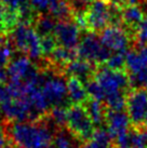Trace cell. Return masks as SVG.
<instances>
[{"instance_id":"ee69618b","label":"cell","mask_w":147,"mask_h":148,"mask_svg":"<svg viewBox=\"0 0 147 148\" xmlns=\"http://www.w3.org/2000/svg\"><path fill=\"white\" fill-rule=\"evenodd\" d=\"M146 148H147V147H146Z\"/></svg>"},{"instance_id":"60d3db41","label":"cell","mask_w":147,"mask_h":148,"mask_svg":"<svg viewBox=\"0 0 147 148\" xmlns=\"http://www.w3.org/2000/svg\"><path fill=\"white\" fill-rule=\"evenodd\" d=\"M1 117H3V116H2V114H0V118H1Z\"/></svg>"},{"instance_id":"2e32d148","label":"cell","mask_w":147,"mask_h":148,"mask_svg":"<svg viewBox=\"0 0 147 148\" xmlns=\"http://www.w3.org/2000/svg\"><path fill=\"white\" fill-rule=\"evenodd\" d=\"M118 147L146 148L147 147V130L135 129L133 131H128L116 138Z\"/></svg>"},{"instance_id":"9a60e30c","label":"cell","mask_w":147,"mask_h":148,"mask_svg":"<svg viewBox=\"0 0 147 148\" xmlns=\"http://www.w3.org/2000/svg\"><path fill=\"white\" fill-rule=\"evenodd\" d=\"M126 67L131 75L147 69V45L126 53Z\"/></svg>"},{"instance_id":"8d00e7d4","label":"cell","mask_w":147,"mask_h":148,"mask_svg":"<svg viewBox=\"0 0 147 148\" xmlns=\"http://www.w3.org/2000/svg\"><path fill=\"white\" fill-rule=\"evenodd\" d=\"M4 148H22V147H20V146H17V147H14V146H9L8 147V146H5Z\"/></svg>"},{"instance_id":"d6986e66","label":"cell","mask_w":147,"mask_h":148,"mask_svg":"<svg viewBox=\"0 0 147 148\" xmlns=\"http://www.w3.org/2000/svg\"><path fill=\"white\" fill-rule=\"evenodd\" d=\"M86 148H114L113 136L108 130L98 127V130H94L93 134L87 140Z\"/></svg>"},{"instance_id":"d6a6232c","label":"cell","mask_w":147,"mask_h":148,"mask_svg":"<svg viewBox=\"0 0 147 148\" xmlns=\"http://www.w3.org/2000/svg\"><path fill=\"white\" fill-rule=\"evenodd\" d=\"M5 30H7V26H5V21H4V5L0 4V45H2L1 35Z\"/></svg>"},{"instance_id":"30bf717a","label":"cell","mask_w":147,"mask_h":148,"mask_svg":"<svg viewBox=\"0 0 147 148\" xmlns=\"http://www.w3.org/2000/svg\"><path fill=\"white\" fill-rule=\"evenodd\" d=\"M126 108L131 122L135 127L143 124L147 118V89L136 88L130 92L127 97Z\"/></svg>"},{"instance_id":"f546056e","label":"cell","mask_w":147,"mask_h":148,"mask_svg":"<svg viewBox=\"0 0 147 148\" xmlns=\"http://www.w3.org/2000/svg\"><path fill=\"white\" fill-rule=\"evenodd\" d=\"M135 40L139 45H147V15L135 29Z\"/></svg>"},{"instance_id":"44dd1931","label":"cell","mask_w":147,"mask_h":148,"mask_svg":"<svg viewBox=\"0 0 147 148\" xmlns=\"http://www.w3.org/2000/svg\"><path fill=\"white\" fill-rule=\"evenodd\" d=\"M78 140H78L69 130H61L54 135L52 144L54 148H79Z\"/></svg>"},{"instance_id":"ab89813d","label":"cell","mask_w":147,"mask_h":148,"mask_svg":"<svg viewBox=\"0 0 147 148\" xmlns=\"http://www.w3.org/2000/svg\"><path fill=\"white\" fill-rule=\"evenodd\" d=\"M145 123H146V127H147V118H146V121H145Z\"/></svg>"},{"instance_id":"277c9868","label":"cell","mask_w":147,"mask_h":148,"mask_svg":"<svg viewBox=\"0 0 147 148\" xmlns=\"http://www.w3.org/2000/svg\"><path fill=\"white\" fill-rule=\"evenodd\" d=\"M67 129L80 140H88L94 132L95 124L91 119L86 106L74 104L67 111Z\"/></svg>"},{"instance_id":"9c48e42d","label":"cell","mask_w":147,"mask_h":148,"mask_svg":"<svg viewBox=\"0 0 147 148\" xmlns=\"http://www.w3.org/2000/svg\"><path fill=\"white\" fill-rule=\"evenodd\" d=\"M77 54L79 58H84L92 64H103L108 60L110 51L103 45L101 38L91 32L81 38L77 47Z\"/></svg>"},{"instance_id":"b9f144b4","label":"cell","mask_w":147,"mask_h":148,"mask_svg":"<svg viewBox=\"0 0 147 148\" xmlns=\"http://www.w3.org/2000/svg\"><path fill=\"white\" fill-rule=\"evenodd\" d=\"M145 89H147V84H146V88H145Z\"/></svg>"},{"instance_id":"603a6c76","label":"cell","mask_w":147,"mask_h":148,"mask_svg":"<svg viewBox=\"0 0 147 148\" xmlns=\"http://www.w3.org/2000/svg\"><path fill=\"white\" fill-rule=\"evenodd\" d=\"M52 62L54 64H56L58 66H63L65 67L68 63L75 58V50H70L67 48H64L60 45L58 48H55L53 50V52L49 55Z\"/></svg>"},{"instance_id":"836d02e7","label":"cell","mask_w":147,"mask_h":148,"mask_svg":"<svg viewBox=\"0 0 147 148\" xmlns=\"http://www.w3.org/2000/svg\"><path fill=\"white\" fill-rule=\"evenodd\" d=\"M7 142H8V135L2 127H0V148H4L7 146Z\"/></svg>"},{"instance_id":"cb8c5ba5","label":"cell","mask_w":147,"mask_h":148,"mask_svg":"<svg viewBox=\"0 0 147 148\" xmlns=\"http://www.w3.org/2000/svg\"><path fill=\"white\" fill-rule=\"evenodd\" d=\"M73 10L74 8L69 1L60 0L51 8L49 12L52 16H54L55 18H58L61 21V20H68L67 17L70 16V14L73 13Z\"/></svg>"},{"instance_id":"6da1fadb","label":"cell","mask_w":147,"mask_h":148,"mask_svg":"<svg viewBox=\"0 0 147 148\" xmlns=\"http://www.w3.org/2000/svg\"><path fill=\"white\" fill-rule=\"evenodd\" d=\"M9 135L22 148H49L54 137L51 123L42 121L13 122L9 127Z\"/></svg>"},{"instance_id":"1f68e13d","label":"cell","mask_w":147,"mask_h":148,"mask_svg":"<svg viewBox=\"0 0 147 148\" xmlns=\"http://www.w3.org/2000/svg\"><path fill=\"white\" fill-rule=\"evenodd\" d=\"M10 97H11V93H10V91H9V88L0 82V106H1L4 102H7Z\"/></svg>"},{"instance_id":"f35d334b","label":"cell","mask_w":147,"mask_h":148,"mask_svg":"<svg viewBox=\"0 0 147 148\" xmlns=\"http://www.w3.org/2000/svg\"><path fill=\"white\" fill-rule=\"evenodd\" d=\"M141 1H147V0H141ZM133 2H135V0H133Z\"/></svg>"},{"instance_id":"8992f818","label":"cell","mask_w":147,"mask_h":148,"mask_svg":"<svg viewBox=\"0 0 147 148\" xmlns=\"http://www.w3.org/2000/svg\"><path fill=\"white\" fill-rule=\"evenodd\" d=\"M0 112L12 122L34 121L40 117L32 106L27 96H11L0 106Z\"/></svg>"},{"instance_id":"7402d4cb","label":"cell","mask_w":147,"mask_h":148,"mask_svg":"<svg viewBox=\"0 0 147 148\" xmlns=\"http://www.w3.org/2000/svg\"><path fill=\"white\" fill-rule=\"evenodd\" d=\"M55 26H56L55 17L52 16L51 14H43L37 18L35 28L40 35V37H43L48 35H53Z\"/></svg>"},{"instance_id":"ac0fdd59","label":"cell","mask_w":147,"mask_h":148,"mask_svg":"<svg viewBox=\"0 0 147 148\" xmlns=\"http://www.w3.org/2000/svg\"><path fill=\"white\" fill-rule=\"evenodd\" d=\"M144 16L143 10L134 3L127 4L121 10V21L130 28L136 29L139 23L143 21Z\"/></svg>"},{"instance_id":"ba28073f","label":"cell","mask_w":147,"mask_h":148,"mask_svg":"<svg viewBox=\"0 0 147 148\" xmlns=\"http://www.w3.org/2000/svg\"><path fill=\"white\" fill-rule=\"evenodd\" d=\"M40 89L50 107L62 106L68 99L66 81L60 75L42 74Z\"/></svg>"},{"instance_id":"ffe728a7","label":"cell","mask_w":147,"mask_h":148,"mask_svg":"<svg viewBox=\"0 0 147 148\" xmlns=\"http://www.w3.org/2000/svg\"><path fill=\"white\" fill-rule=\"evenodd\" d=\"M84 106H86L93 123L98 127H101L106 119V109L102 102L92 99L90 101H87Z\"/></svg>"},{"instance_id":"e0dca14e","label":"cell","mask_w":147,"mask_h":148,"mask_svg":"<svg viewBox=\"0 0 147 148\" xmlns=\"http://www.w3.org/2000/svg\"><path fill=\"white\" fill-rule=\"evenodd\" d=\"M66 86L68 99L73 104H83L88 101L89 94L81 79L69 76V79L66 80Z\"/></svg>"},{"instance_id":"d4e9b609","label":"cell","mask_w":147,"mask_h":148,"mask_svg":"<svg viewBox=\"0 0 147 148\" xmlns=\"http://www.w3.org/2000/svg\"><path fill=\"white\" fill-rule=\"evenodd\" d=\"M11 45H0V82L4 81L8 78L7 73V66L11 58Z\"/></svg>"},{"instance_id":"74e56055","label":"cell","mask_w":147,"mask_h":148,"mask_svg":"<svg viewBox=\"0 0 147 148\" xmlns=\"http://www.w3.org/2000/svg\"><path fill=\"white\" fill-rule=\"evenodd\" d=\"M118 148H132V147H118Z\"/></svg>"},{"instance_id":"5b68a950","label":"cell","mask_w":147,"mask_h":148,"mask_svg":"<svg viewBox=\"0 0 147 148\" xmlns=\"http://www.w3.org/2000/svg\"><path fill=\"white\" fill-rule=\"evenodd\" d=\"M95 80L102 86L105 93V99L107 96L119 93H127V90L131 84L130 77L122 69L116 70L109 67L102 68L95 74ZM105 101V99H104Z\"/></svg>"},{"instance_id":"7c38bea8","label":"cell","mask_w":147,"mask_h":148,"mask_svg":"<svg viewBox=\"0 0 147 148\" xmlns=\"http://www.w3.org/2000/svg\"><path fill=\"white\" fill-rule=\"evenodd\" d=\"M101 41L109 50L110 52H122L127 53L130 38L124 29L118 27L117 25H109L104 28L101 34Z\"/></svg>"},{"instance_id":"d590c367","label":"cell","mask_w":147,"mask_h":148,"mask_svg":"<svg viewBox=\"0 0 147 148\" xmlns=\"http://www.w3.org/2000/svg\"><path fill=\"white\" fill-rule=\"evenodd\" d=\"M88 1H89V0H71L70 3L73 5V8H75L76 5H77V7H83V5H86V3Z\"/></svg>"},{"instance_id":"4316f807","label":"cell","mask_w":147,"mask_h":148,"mask_svg":"<svg viewBox=\"0 0 147 148\" xmlns=\"http://www.w3.org/2000/svg\"><path fill=\"white\" fill-rule=\"evenodd\" d=\"M87 91H88V94L91 99H98L103 102L105 99V93L103 91L102 86L98 84V82L95 79H90L87 81Z\"/></svg>"},{"instance_id":"7bdbcfd3","label":"cell","mask_w":147,"mask_h":148,"mask_svg":"<svg viewBox=\"0 0 147 148\" xmlns=\"http://www.w3.org/2000/svg\"><path fill=\"white\" fill-rule=\"evenodd\" d=\"M0 1H1V0H0Z\"/></svg>"},{"instance_id":"4fadbf2b","label":"cell","mask_w":147,"mask_h":148,"mask_svg":"<svg viewBox=\"0 0 147 148\" xmlns=\"http://www.w3.org/2000/svg\"><path fill=\"white\" fill-rule=\"evenodd\" d=\"M105 123L107 125V130L113 137H119L129 131L131 120L128 112L123 110H111L108 109L106 111V119Z\"/></svg>"},{"instance_id":"f1b7e54d","label":"cell","mask_w":147,"mask_h":148,"mask_svg":"<svg viewBox=\"0 0 147 148\" xmlns=\"http://www.w3.org/2000/svg\"><path fill=\"white\" fill-rule=\"evenodd\" d=\"M60 0H28L30 7L37 12H47Z\"/></svg>"},{"instance_id":"484cf974","label":"cell","mask_w":147,"mask_h":148,"mask_svg":"<svg viewBox=\"0 0 147 148\" xmlns=\"http://www.w3.org/2000/svg\"><path fill=\"white\" fill-rule=\"evenodd\" d=\"M67 111L68 109L62 106H54L52 110L50 112V123L54 125V127H63L66 125V121H67Z\"/></svg>"},{"instance_id":"83f0119b","label":"cell","mask_w":147,"mask_h":148,"mask_svg":"<svg viewBox=\"0 0 147 148\" xmlns=\"http://www.w3.org/2000/svg\"><path fill=\"white\" fill-rule=\"evenodd\" d=\"M107 67L111 69L121 70L126 66V53L122 52H113L106 61Z\"/></svg>"},{"instance_id":"e575fe53","label":"cell","mask_w":147,"mask_h":148,"mask_svg":"<svg viewBox=\"0 0 147 148\" xmlns=\"http://www.w3.org/2000/svg\"><path fill=\"white\" fill-rule=\"evenodd\" d=\"M110 3L113 4H116V5H127L128 2H131V3H133V0H108Z\"/></svg>"},{"instance_id":"52a82bcc","label":"cell","mask_w":147,"mask_h":148,"mask_svg":"<svg viewBox=\"0 0 147 148\" xmlns=\"http://www.w3.org/2000/svg\"><path fill=\"white\" fill-rule=\"evenodd\" d=\"M7 73L10 82L23 84L35 82L40 79L41 74L27 55H19L10 60L7 66Z\"/></svg>"},{"instance_id":"5bb4252c","label":"cell","mask_w":147,"mask_h":148,"mask_svg":"<svg viewBox=\"0 0 147 148\" xmlns=\"http://www.w3.org/2000/svg\"><path fill=\"white\" fill-rule=\"evenodd\" d=\"M65 70L69 76L77 77L82 81H88L94 76V64L81 58H74L65 66Z\"/></svg>"},{"instance_id":"3957f363","label":"cell","mask_w":147,"mask_h":148,"mask_svg":"<svg viewBox=\"0 0 147 148\" xmlns=\"http://www.w3.org/2000/svg\"><path fill=\"white\" fill-rule=\"evenodd\" d=\"M10 38L13 47L32 60H38L43 55L40 35L27 22L17 23L11 30Z\"/></svg>"},{"instance_id":"8fae6325","label":"cell","mask_w":147,"mask_h":148,"mask_svg":"<svg viewBox=\"0 0 147 148\" xmlns=\"http://www.w3.org/2000/svg\"><path fill=\"white\" fill-rule=\"evenodd\" d=\"M53 36L60 45L70 50H75L81 40L79 25L68 20H61L56 23Z\"/></svg>"},{"instance_id":"4dcf8cb0","label":"cell","mask_w":147,"mask_h":148,"mask_svg":"<svg viewBox=\"0 0 147 148\" xmlns=\"http://www.w3.org/2000/svg\"><path fill=\"white\" fill-rule=\"evenodd\" d=\"M57 42L54 36L48 35L41 37V47H42V53L45 55H50L53 52V50L56 48Z\"/></svg>"},{"instance_id":"7a4b0ae2","label":"cell","mask_w":147,"mask_h":148,"mask_svg":"<svg viewBox=\"0 0 147 148\" xmlns=\"http://www.w3.org/2000/svg\"><path fill=\"white\" fill-rule=\"evenodd\" d=\"M119 8L108 0H94L84 12L77 16L78 23L92 33L102 32L110 24L117 25L121 22V10Z\"/></svg>"}]
</instances>
